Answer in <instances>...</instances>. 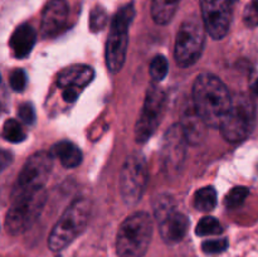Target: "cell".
Masks as SVG:
<instances>
[{"instance_id": "6da1fadb", "label": "cell", "mask_w": 258, "mask_h": 257, "mask_svg": "<svg viewBox=\"0 0 258 257\" xmlns=\"http://www.w3.org/2000/svg\"><path fill=\"white\" fill-rule=\"evenodd\" d=\"M227 86L212 73H202L193 85V106L208 127H219L231 107Z\"/></svg>"}, {"instance_id": "7a4b0ae2", "label": "cell", "mask_w": 258, "mask_h": 257, "mask_svg": "<svg viewBox=\"0 0 258 257\" xmlns=\"http://www.w3.org/2000/svg\"><path fill=\"white\" fill-rule=\"evenodd\" d=\"M153 236V221L145 212H136L120 226L116 238L118 257H144Z\"/></svg>"}, {"instance_id": "3957f363", "label": "cell", "mask_w": 258, "mask_h": 257, "mask_svg": "<svg viewBox=\"0 0 258 257\" xmlns=\"http://www.w3.org/2000/svg\"><path fill=\"white\" fill-rule=\"evenodd\" d=\"M91 214V202L78 198L68 206L58 219L48 238V246L53 252L62 251L72 243L87 227Z\"/></svg>"}, {"instance_id": "277c9868", "label": "cell", "mask_w": 258, "mask_h": 257, "mask_svg": "<svg viewBox=\"0 0 258 257\" xmlns=\"http://www.w3.org/2000/svg\"><path fill=\"white\" fill-rule=\"evenodd\" d=\"M256 123V106L244 93L232 97L231 107L221 123V133L229 143H241L253 131Z\"/></svg>"}, {"instance_id": "5b68a950", "label": "cell", "mask_w": 258, "mask_h": 257, "mask_svg": "<svg viewBox=\"0 0 258 257\" xmlns=\"http://www.w3.org/2000/svg\"><path fill=\"white\" fill-rule=\"evenodd\" d=\"M135 17L133 4L121 8L111 22L110 34L106 43V65L111 73L120 72L126 59L128 45V28Z\"/></svg>"}, {"instance_id": "8992f818", "label": "cell", "mask_w": 258, "mask_h": 257, "mask_svg": "<svg viewBox=\"0 0 258 257\" xmlns=\"http://www.w3.org/2000/svg\"><path fill=\"white\" fill-rule=\"evenodd\" d=\"M47 193L44 189L13 199L12 207L5 219L8 232L12 234H20L29 229L42 213Z\"/></svg>"}, {"instance_id": "52a82bcc", "label": "cell", "mask_w": 258, "mask_h": 257, "mask_svg": "<svg viewBox=\"0 0 258 257\" xmlns=\"http://www.w3.org/2000/svg\"><path fill=\"white\" fill-rule=\"evenodd\" d=\"M154 214L158 219L161 237L166 243H178L188 233V217L176 211L173 197L165 194L159 196L154 202Z\"/></svg>"}, {"instance_id": "ba28073f", "label": "cell", "mask_w": 258, "mask_h": 257, "mask_svg": "<svg viewBox=\"0 0 258 257\" xmlns=\"http://www.w3.org/2000/svg\"><path fill=\"white\" fill-rule=\"evenodd\" d=\"M203 23L196 17L186 18L181 23L175 40V60L185 68L193 66L201 58L204 45Z\"/></svg>"}, {"instance_id": "9c48e42d", "label": "cell", "mask_w": 258, "mask_h": 257, "mask_svg": "<svg viewBox=\"0 0 258 257\" xmlns=\"http://www.w3.org/2000/svg\"><path fill=\"white\" fill-rule=\"evenodd\" d=\"M52 169V154L38 151L33 154L18 175L17 184L12 193V201L27 194L44 189V184Z\"/></svg>"}, {"instance_id": "30bf717a", "label": "cell", "mask_w": 258, "mask_h": 257, "mask_svg": "<svg viewBox=\"0 0 258 257\" xmlns=\"http://www.w3.org/2000/svg\"><path fill=\"white\" fill-rule=\"evenodd\" d=\"M148 165L141 154H133L123 163L120 171V191L128 206L138 203L148 184Z\"/></svg>"}, {"instance_id": "8fae6325", "label": "cell", "mask_w": 258, "mask_h": 257, "mask_svg": "<svg viewBox=\"0 0 258 257\" xmlns=\"http://www.w3.org/2000/svg\"><path fill=\"white\" fill-rule=\"evenodd\" d=\"M165 100V92L158 86H151L148 90L143 110L135 127V138L138 143H146L154 135L161 121Z\"/></svg>"}, {"instance_id": "7c38bea8", "label": "cell", "mask_w": 258, "mask_h": 257, "mask_svg": "<svg viewBox=\"0 0 258 257\" xmlns=\"http://www.w3.org/2000/svg\"><path fill=\"white\" fill-rule=\"evenodd\" d=\"M233 0H201L202 18L207 32L213 39H223L232 20Z\"/></svg>"}, {"instance_id": "4fadbf2b", "label": "cell", "mask_w": 258, "mask_h": 257, "mask_svg": "<svg viewBox=\"0 0 258 257\" xmlns=\"http://www.w3.org/2000/svg\"><path fill=\"white\" fill-rule=\"evenodd\" d=\"M188 144L180 123H175L166 131L161 146V160L168 173H176L181 168Z\"/></svg>"}, {"instance_id": "5bb4252c", "label": "cell", "mask_w": 258, "mask_h": 257, "mask_svg": "<svg viewBox=\"0 0 258 257\" xmlns=\"http://www.w3.org/2000/svg\"><path fill=\"white\" fill-rule=\"evenodd\" d=\"M68 17V5L64 0H50L42 14L40 32L45 38L57 35L64 28Z\"/></svg>"}, {"instance_id": "9a60e30c", "label": "cell", "mask_w": 258, "mask_h": 257, "mask_svg": "<svg viewBox=\"0 0 258 257\" xmlns=\"http://www.w3.org/2000/svg\"><path fill=\"white\" fill-rule=\"evenodd\" d=\"M95 77V71L92 67L85 65L70 66L59 72L57 78L58 86L62 88L75 87L81 90L86 87Z\"/></svg>"}, {"instance_id": "2e32d148", "label": "cell", "mask_w": 258, "mask_h": 257, "mask_svg": "<svg viewBox=\"0 0 258 257\" xmlns=\"http://www.w3.org/2000/svg\"><path fill=\"white\" fill-rule=\"evenodd\" d=\"M37 40V33L34 28L29 24H22L14 30L10 38V48L13 50V54L17 58L22 59L29 55L33 47Z\"/></svg>"}, {"instance_id": "e0dca14e", "label": "cell", "mask_w": 258, "mask_h": 257, "mask_svg": "<svg viewBox=\"0 0 258 257\" xmlns=\"http://www.w3.org/2000/svg\"><path fill=\"white\" fill-rule=\"evenodd\" d=\"M180 125L185 134L186 140L191 145H198L203 140L204 135H206V127H208L203 118L198 115L194 106L188 107L184 111Z\"/></svg>"}, {"instance_id": "ac0fdd59", "label": "cell", "mask_w": 258, "mask_h": 257, "mask_svg": "<svg viewBox=\"0 0 258 257\" xmlns=\"http://www.w3.org/2000/svg\"><path fill=\"white\" fill-rule=\"evenodd\" d=\"M50 154H52V156L59 159V161L64 168H76L82 161V151H81V149L76 144L67 140L54 144L50 149Z\"/></svg>"}, {"instance_id": "d6986e66", "label": "cell", "mask_w": 258, "mask_h": 257, "mask_svg": "<svg viewBox=\"0 0 258 257\" xmlns=\"http://www.w3.org/2000/svg\"><path fill=\"white\" fill-rule=\"evenodd\" d=\"M180 0H153L151 15L158 24H168L175 15Z\"/></svg>"}, {"instance_id": "ffe728a7", "label": "cell", "mask_w": 258, "mask_h": 257, "mask_svg": "<svg viewBox=\"0 0 258 257\" xmlns=\"http://www.w3.org/2000/svg\"><path fill=\"white\" fill-rule=\"evenodd\" d=\"M217 204V191L213 186L202 188L194 194V207L201 212H209Z\"/></svg>"}, {"instance_id": "44dd1931", "label": "cell", "mask_w": 258, "mask_h": 257, "mask_svg": "<svg viewBox=\"0 0 258 257\" xmlns=\"http://www.w3.org/2000/svg\"><path fill=\"white\" fill-rule=\"evenodd\" d=\"M3 136L7 139L9 143H22L25 140V133L23 130L22 125L18 122L14 118H9L5 121L4 126H3Z\"/></svg>"}, {"instance_id": "7402d4cb", "label": "cell", "mask_w": 258, "mask_h": 257, "mask_svg": "<svg viewBox=\"0 0 258 257\" xmlns=\"http://www.w3.org/2000/svg\"><path fill=\"white\" fill-rule=\"evenodd\" d=\"M222 226L214 217H204L197 224L196 233L198 236H212V234H221Z\"/></svg>"}, {"instance_id": "603a6c76", "label": "cell", "mask_w": 258, "mask_h": 257, "mask_svg": "<svg viewBox=\"0 0 258 257\" xmlns=\"http://www.w3.org/2000/svg\"><path fill=\"white\" fill-rule=\"evenodd\" d=\"M169 71V63L164 55H156L150 63V76L154 81L160 82L165 78Z\"/></svg>"}, {"instance_id": "cb8c5ba5", "label": "cell", "mask_w": 258, "mask_h": 257, "mask_svg": "<svg viewBox=\"0 0 258 257\" xmlns=\"http://www.w3.org/2000/svg\"><path fill=\"white\" fill-rule=\"evenodd\" d=\"M249 190L246 186H236V188L232 189L226 197V207L229 209H234L237 207H239L241 204H243V202L246 201V198L248 197Z\"/></svg>"}, {"instance_id": "d4e9b609", "label": "cell", "mask_w": 258, "mask_h": 257, "mask_svg": "<svg viewBox=\"0 0 258 257\" xmlns=\"http://www.w3.org/2000/svg\"><path fill=\"white\" fill-rule=\"evenodd\" d=\"M107 13L102 7L93 8L90 14V29L92 32H98L102 30L107 24Z\"/></svg>"}, {"instance_id": "484cf974", "label": "cell", "mask_w": 258, "mask_h": 257, "mask_svg": "<svg viewBox=\"0 0 258 257\" xmlns=\"http://www.w3.org/2000/svg\"><path fill=\"white\" fill-rule=\"evenodd\" d=\"M228 248V241L226 238L222 239H209L202 243V249L204 253L208 254H217L222 253Z\"/></svg>"}, {"instance_id": "4316f807", "label": "cell", "mask_w": 258, "mask_h": 257, "mask_svg": "<svg viewBox=\"0 0 258 257\" xmlns=\"http://www.w3.org/2000/svg\"><path fill=\"white\" fill-rule=\"evenodd\" d=\"M243 20L248 27H258V0H252L247 5L243 13Z\"/></svg>"}, {"instance_id": "83f0119b", "label": "cell", "mask_w": 258, "mask_h": 257, "mask_svg": "<svg viewBox=\"0 0 258 257\" xmlns=\"http://www.w3.org/2000/svg\"><path fill=\"white\" fill-rule=\"evenodd\" d=\"M10 87L15 91V92H22L27 86V75L23 70H15L13 71L9 78Z\"/></svg>"}, {"instance_id": "f1b7e54d", "label": "cell", "mask_w": 258, "mask_h": 257, "mask_svg": "<svg viewBox=\"0 0 258 257\" xmlns=\"http://www.w3.org/2000/svg\"><path fill=\"white\" fill-rule=\"evenodd\" d=\"M18 115H19L20 120L23 122L28 123V125H32L35 121V111L34 107L32 106V103H23L19 106V110H18Z\"/></svg>"}, {"instance_id": "f546056e", "label": "cell", "mask_w": 258, "mask_h": 257, "mask_svg": "<svg viewBox=\"0 0 258 257\" xmlns=\"http://www.w3.org/2000/svg\"><path fill=\"white\" fill-rule=\"evenodd\" d=\"M80 91L78 88L75 87H67V88H63V93H62V97L66 102H75L77 100L78 95H80Z\"/></svg>"}, {"instance_id": "4dcf8cb0", "label": "cell", "mask_w": 258, "mask_h": 257, "mask_svg": "<svg viewBox=\"0 0 258 257\" xmlns=\"http://www.w3.org/2000/svg\"><path fill=\"white\" fill-rule=\"evenodd\" d=\"M12 161H13L12 154L8 153V151L5 150H0V173H2L3 170H5V169L12 164Z\"/></svg>"}, {"instance_id": "1f68e13d", "label": "cell", "mask_w": 258, "mask_h": 257, "mask_svg": "<svg viewBox=\"0 0 258 257\" xmlns=\"http://www.w3.org/2000/svg\"><path fill=\"white\" fill-rule=\"evenodd\" d=\"M252 91H253L254 95L258 96V78H257L256 81H254L253 85H252Z\"/></svg>"}]
</instances>
